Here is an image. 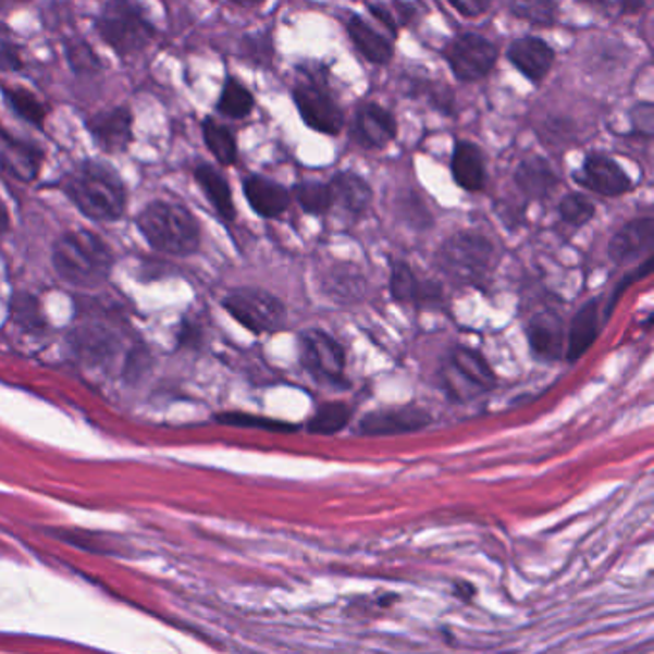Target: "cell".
<instances>
[{"mask_svg": "<svg viewBox=\"0 0 654 654\" xmlns=\"http://www.w3.org/2000/svg\"><path fill=\"white\" fill-rule=\"evenodd\" d=\"M62 190L83 215L102 223L122 218L127 203L122 177L108 163H79L65 175Z\"/></svg>", "mask_w": 654, "mask_h": 654, "instance_id": "6da1fadb", "label": "cell"}, {"mask_svg": "<svg viewBox=\"0 0 654 654\" xmlns=\"http://www.w3.org/2000/svg\"><path fill=\"white\" fill-rule=\"evenodd\" d=\"M52 266L65 283L95 288L112 273V251L100 236L89 231H70L54 243Z\"/></svg>", "mask_w": 654, "mask_h": 654, "instance_id": "7a4b0ae2", "label": "cell"}, {"mask_svg": "<svg viewBox=\"0 0 654 654\" xmlns=\"http://www.w3.org/2000/svg\"><path fill=\"white\" fill-rule=\"evenodd\" d=\"M137 225L153 250L170 256H190L200 246V223L181 203L162 200L148 203L138 213Z\"/></svg>", "mask_w": 654, "mask_h": 654, "instance_id": "3957f363", "label": "cell"}, {"mask_svg": "<svg viewBox=\"0 0 654 654\" xmlns=\"http://www.w3.org/2000/svg\"><path fill=\"white\" fill-rule=\"evenodd\" d=\"M493 244L485 236L460 231L445 238L436 256V266L457 284H480L493 266Z\"/></svg>", "mask_w": 654, "mask_h": 654, "instance_id": "277c9868", "label": "cell"}, {"mask_svg": "<svg viewBox=\"0 0 654 654\" xmlns=\"http://www.w3.org/2000/svg\"><path fill=\"white\" fill-rule=\"evenodd\" d=\"M100 39L120 57H133L152 42L156 29L143 16V12L127 2L106 4L97 17Z\"/></svg>", "mask_w": 654, "mask_h": 654, "instance_id": "5b68a950", "label": "cell"}, {"mask_svg": "<svg viewBox=\"0 0 654 654\" xmlns=\"http://www.w3.org/2000/svg\"><path fill=\"white\" fill-rule=\"evenodd\" d=\"M226 313L254 334L276 332L286 323V306L271 292L261 288H238L225 299Z\"/></svg>", "mask_w": 654, "mask_h": 654, "instance_id": "8992f818", "label": "cell"}, {"mask_svg": "<svg viewBox=\"0 0 654 654\" xmlns=\"http://www.w3.org/2000/svg\"><path fill=\"white\" fill-rule=\"evenodd\" d=\"M299 361L313 379L334 386H346V351L331 334L319 329L301 332Z\"/></svg>", "mask_w": 654, "mask_h": 654, "instance_id": "52a82bcc", "label": "cell"}, {"mask_svg": "<svg viewBox=\"0 0 654 654\" xmlns=\"http://www.w3.org/2000/svg\"><path fill=\"white\" fill-rule=\"evenodd\" d=\"M499 52L478 33H462L445 49V60L460 82H478L492 72Z\"/></svg>", "mask_w": 654, "mask_h": 654, "instance_id": "ba28073f", "label": "cell"}, {"mask_svg": "<svg viewBox=\"0 0 654 654\" xmlns=\"http://www.w3.org/2000/svg\"><path fill=\"white\" fill-rule=\"evenodd\" d=\"M294 102L309 129L324 135H338L344 127V113L331 92L316 82L299 83L294 89Z\"/></svg>", "mask_w": 654, "mask_h": 654, "instance_id": "9c48e42d", "label": "cell"}, {"mask_svg": "<svg viewBox=\"0 0 654 654\" xmlns=\"http://www.w3.org/2000/svg\"><path fill=\"white\" fill-rule=\"evenodd\" d=\"M573 181L601 196H622L631 188V178L622 165L605 153H591L582 170L573 173Z\"/></svg>", "mask_w": 654, "mask_h": 654, "instance_id": "30bf717a", "label": "cell"}, {"mask_svg": "<svg viewBox=\"0 0 654 654\" xmlns=\"http://www.w3.org/2000/svg\"><path fill=\"white\" fill-rule=\"evenodd\" d=\"M429 411L415 407V405H404V407H392V409H380L365 415L359 422V434L363 436H399V434H409L417 432L424 427H429Z\"/></svg>", "mask_w": 654, "mask_h": 654, "instance_id": "8fae6325", "label": "cell"}, {"mask_svg": "<svg viewBox=\"0 0 654 654\" xmlns=\"http://www.w3.org/2000/svg\"><path fill=\"white\" fill-rule=\"evenodd\" d=\"M654 219H633L613 236L608 256L618 266H628L639 259L653 258Z\"/></svg>", "mask_w": 654, "mask_h": 654, "instance_id": "7c38bea8", "label": "cell"}, {"mask_svg": "<svg viewBox=\"0 0 654 654\" xmlns=\"http://www.w3.org/2000/svg\"><path fill=\"white\" fill-rule=\"evenodd\" d=\"M89 133L104 152L122 153L133 140V115L127 106L104 110L90 118Z\"/></svg>", "mask_w": 654, "mask_h": 654, "instance_id": "4fadbf2b", "label": "cell"}, {"mask_svg": "<svg viewBox=\"0 0 654 654\" xmlns=\"http://www.w3.org/2000/svg\"><path fill=\"white\" fill-rule=\"evenodd\" d=\"M526 334L533 356L543 361H555L565 354V321L557 313L542 311L533 316L526 326Z\"/></svg>", "mask_w": 654, "mask_h": 654, "instance_id": "5bb4252c", "label": "cell"}, {"mask_svg": "<svg viewBox=\"0 0 654 654\" xmlns=\"http://www.w3.org/2000/svg\"><path fill=\"white\" fill-rule=\"evenodd\" d=\"M510 64L532 83H542L543 77L550 73L551 65L555 62V50L551 49L550 42L540 37H522L510 42L507 50Z\"/></svg>", "mask_w": 654, "mask_h": 654, "instance_id": "9a60e30c", "label": "cell"}, {"mask_svg": "<svg viewBox=\"0 0 654 654\" xmlns=\"http://www.w3.org/2000/svg\"><path fill=\"white\" fill-rule=\"evenodd\" d=\"M356 135L367 148H382L396 138V118L386 108L367 102L357 110Z\"/></svg>", "mask_w": 654, "mask_h": 654, "instance_id": "2e32d148", "label": "cell"}, {"mask_svg": "<svg viewBox=\"0 0 654 654\" xmlns=\"http://www.w3.org/2000/svg\"><path fill=\"white\" fill-rule=\"evenodd\" d=\"M41 162V150L35 148L32 143L0 135V168L12 177L29 183L39 175Z\"/></svg>", "mask_w": 654, "mask_h": 654, "instance_id": "e0dca14e", "label": "cell"}, {"mask_svg": "<svg viewBox=\"0 0 654 654\" xmlns=\"http://www.w3.org/2000/svg\"><path fill=\"white\" fill-rule=\"evenodd\" d=\"M244 195L251 210L266 219L279 218L291 206V193L271 178L251 175L244 181Z\"/></svg>", "mask_w": 654, "mask_h": 654, "instance_id": "ac0fdd59", "label": "cell"}, {"mask_svg": "<svg viewBox=\"0 0 654 654\" xmlns=\"http://www.w3.org/2000/svg\"><path fill=\"white\" fill-rule=\"evenodd\" d=\"M447 377H459L462 382H467V390L474 392H485L495 386V374L490 363L478 351L465 346L453 349L447 365Z\"/></svg>", "mask_w": 654, "mask_h": 654, "instance_id": "d6986e66", "label": "cell"}, {"mask_svg": "<svg viewBox=\"0 0 654 654\" xmlns=\"http://www.w3.org/2000/svg\"><path fill=\"white\" fill-rule=\"evenodd\" d=\"M321 288L323 294L338 304H356L365 296L367 281L354 263H336L324 273Z\"/></svg>", "mask_w": 654, "mask_h": 654, "instance_id": "ffe728a7", "label": "cell"}, {"mask_svg": "<svg viewBox=\"0 0 654 654\" xmlns=\"http://www.w3.org/2000/svg\"><path fill=\"white\" fill-rule=\"evenodd\" d=\"M452 173L455 183L469 193L484 188L485 165L482 150L472 143L460 140L455 145L452 158Z\"/></svg>", "mask_w": 654, "mask_h": 654, "instance_id": "44dd1931", "label": "cell"}, {"mask_svg": "<svg viewBox=\"0 0 654 654\" xmlns=\"http://www.w3.org/2000/svg\"><path fill=\"white\" fill-rule=\"evenodd\" d=\"M518 188L532 200H542L558 186V175L542 156H530L515 171Z\"/></svg>", "mask_w": 654, "mask_h": 654, "instance_id": "7402d4cb", "label": "cell"}, {"mask_svg": "<svg viewBox=\"0 0 654 654\" xmlns=\"http://www.w3.org/2000/svg\"><path fill=\"white\" fill-rule=\"evenodd\" d=\"M329 188H331L332 203H338L342 210L348 211L351 215H359L371 206V185L357 173L351 171L336 173Z\"/></svg>", "mask_w": 654, "mask_h": 654, "instance_id": "603a6c76", "label": "cell"}, {"mask_svg": "<svg viewBox=\"0 0 654 654\" xmlns=\"http://www.w3.org/2000/svg\"><path fill=\"white\" fill-rule=\"evenodd\" d=\"M599 329V299H591L573 316L570 331H568V344H566V357L568 361H576L593 346L597 340Z\"/></svg>", "mask_w": 654, "mask_h": 654, "instance_id": "cb8c5ba5", "label": "cell"}, {"mask_svg": "<svg viewBox=\"0 0 654 654\" xmlns=\"http://www.w3.org/2000/svg\"><path fill=\"white\" fill-rule=\"evenodd\" d=\"M349 39L356 45V49L363 54L371 64L386 65L392 57L394 49L388 39H384L379 32H374L371 25L365 22L363 17L351 14L348 20Z\"/></svg>", "mask_w": 654, "mask_h": 654, "instance_id": "d4e9b609", "label": "cell"}, {"mask_svg": "<svg viewBox=\"0 0 654 654\" xmlns=\"http://www.w3.org/2000/svg\"><path fill=\"white\" fill-rule=\"evenodd\" d=\"M195 177L198 186L202 188L203 195L213 206V210L218 211L225 221H233L236 218L235 202L231 195V186L221 175V171L215 170L213 165L202 163L196 168Z\"/></svg>", "mask_w": 654, "mask_h": 654, "instance_id": "484cf974", "label": "cell"}, {"mask_svg": "<svg viewBox=\"0 0 654 654\" xmlns=\"http://www.w3.org/2000/svg\"><path fill=\"white\" fill-rule=\"evenodd\" d=\"M202 131L206 146L215 156V160L223 165H233L236 162V153H238L233 131L211 118L203 122Z\"/></svg>", "mask_w": 654, "mask_h": 654, "instance_id": "4316f807", "label": "cell"}, {"mask_svg": "<svg viewBox=\"0 0 654 654\" xmlns=\"http://www.w3.org/2000/svg\"><path fill=\"white\" fill-rule=\"evenodd\" d=\"M218 110L231 120H243L254 110V97L243 83L236 82L235 77H229L221 90Z\"/></svg>", "mask_w": 654, "mask_h": 654, "instance_id": "83f0119b", "label": "cell"}, {"mask_svg": "<svg viewBox=\"0 0 654 654\" xmlns=\"http://www.w3.org/2000/svg\"><path fill=\"white\" fill-rule=\"evenodd\" d=\"M351 419V409L346 404H324L317 409L316 415L307 422V430L319 436H332L340 430L346 429Z\"/></svg>", "mask_w": 654, "mask_h": 654, "instance_id": "f1b7e54d", "label": "cell"}, {"mask_svg": "<svg viewBox=\"0 0 654 654\" xmlns=\"http://www.w3.org/2000/svg\"><path fill=\"white\" fill-rule=\"evenodd\" d=\"M294 196L298 200L301 210L313 215H323L331 210V188L321 181H301L294 186Z\"/></svg>", "mask_w": 654, "mask_h": 654, "instance_id": "f546056e", "label": "cell"}, {"mask_svg": "<svg viewBox=\"0 0 654 654\" xmlns=\"http://www.w3.org/2000/svg\"><path fill=\"white\" fill-rule=\"evenodd\" d=\"M420 281L412 273L411 266L405 261L392 263V276H390V294L396 301L402 304H417L419 299Z\"/></svg>", "mask_w": 654, "mask_h": 654, "instance_id": "4dcf8cb0", "label": "cell"}, {"mask_svg": "<svg viewBox=\"0 0 654 654\" xmlns=\"http://www.w3.org/2000/svg\"><path fill=\"white\" fill-rule=\"evenodd\" d=\"M7 98H9L12 110L25 122L35 123V125L45 122L47 108L39 98L33 95L32 90L24 89V87H12V89H7Z\"/></svg>", "mask_w": 654, "mask_h": 654, "instance_id": "1f68e13d", "label": "cell"}, {"mask_svg": "<svg viewBox=\"0 0 654 654\" xmlns=\"http://www.w3.org/2000/svg\"><path fill=\"white\" fill-rule=\"evenodd\" d=\"M558 215L568 225L582 226L595 218V203L583 195L572 193V195H566L558 203Z\"/></svg>", "mask_w": 654, "mask_h": 654, "instance_id": "d6a6232c", "label": "cell"}, {"mask_svg": "<svg viewBox=\"0 0 654 654\" xmlns=\"http://www.w3.org/2000/svg\"><path fill=\"white\" fill-rule=\"evenodd\" d=\"M215 419L221 424L243 427V429L271 430V432H294L296 430L294 424H288L283 420L266 419V417H256V415H248V412H223V415H218Z\"/></svg>", "mask_w": 654, "mask_h": 654, "instance_id": "836d02e7", "label": "cell"}, {"mask_svg": "<svg viewBox=\"0 0 654 654\" xmlns=\"http://www.w3.org/2000/svg\"><path fill=\"white\" fill-rule=\"evenodd\" d=\"M513 14L535 25H551L555 22V4L551 2H517L510 7Z\"/></svg>", "mask_w": 654, "mask_h": 654, "instance_id": "e575fe53", "label": "cell"}, {"mask_svg": "<svg viewBox=\"0 0 654 654\" xmlns=\"http://www.w3.org/2000/svg\"><path fill=\"white\" fill-rule=\"evenodd\" d=\"M12 307H14L17 323L27 324V326H42L41 309H39L37 299L32 296H16Z\"/></svg>", "mask_w": 654, "mask_h": 654, "instance_id": "d590c367", "label": "cell"}, {"mask_svg": "<svg viewBox=\"0 0 654 654\" xmlns=\"http://www.w3.org/2000/svg\"><path fill=\"white\" fill-rule=\"evenodd\" d=\"M631 127L639 137L651 138L654 131V106L651 102H639L630 113Z\"/></svg>", "mask_w": 654, "mask_h": 654, "instance_id": "8d00e7d4", "label": "cell"}, {"mask_svg": "<svg viewBox=\"0 0 654 654\" xmlns=\"http://www.w3.org/2000/svg\"><path fill=\"white\" fill-rule=\"evenodd\" d=\"M651 269H653V258L645 259V261H643V266L639 267V269H636L633 273H630V275L626 276L622 283L618 284V286L614 288L613 299H610V304H608V307H606L605 317H610L614 307H616V304H618V299H620V296H622V292L628 291L631 284L636 283V281H639V279H643V276L649 275V273H651Z\"/></svg>", "mask_w": 654, "mask_h": 654, "instance_id": "74e56055", "label": "cell"}, {"mask_svg": "<svg viewBox=\"0 0 654 654\" xmlns=\"http://www.w3.org/2000/svg\"><path fill=\"white\" fill-rule=\"evenodd\" d=\"M20 67V57H17L16 45L9 41L4 33H0V70H17Z\"/></svg>", "mask_w": 654, "mask_h": 654, "instance_id": "f35d334b", "label": "cell"}, {"mask_svg": "<svg viewBox=\"0 0 654 654\" xmlns=\"http://www.w3.org/2000/svg\"><path fill=\"white\" fill-rule=\"evenodd\" d=\"M70 60H72V65L75 70H79V72H87V70H92L95 65H97V57L90 52L89 47L87 45H77V47H73L70 50Z\"/></svg>", "mask_w": 654, "mask_h": 654, "instance_id": "ab89813d", "label": "cell"}, {"mask_svg": "<svg viewBox=\"0 0 654 654\" xmlns=\"http://www.w3.org/2000/svg\"><path fill=\"white\" fill-rule=\"evenodd\" d=\"M452 7L465 17H478L490 9V2H485V0H465V2L453 0Z\"/></svg>", "mask_w": 654, "mask_h": 654, "instance_id": "60d3db41", "label": "cell"}, {"mask_svg": "<svg viewBox=\"0 0 654 654\" xmlns=\"http://www.w3.org/2000/svg\"><path fill=\"white\" fill-rule=\"evenodd\" d=\"M369 10H371L372 16L377 17V20H380L382 24L388 27L392 35H397L396 17H394L392 12L386 10V7H382V4H369Z\"/></svg>", "mask_w": 654, "mask_h": 654, "instance_id": "b9f144b4", "label": "cell"}, {"mask_svg": "<svg viewBox=\"0 0 654 654\" xmlns=\"http://www.w3.org/2000/svg\"><path fill=\"white\" fill-rule=\"evenodd\" d=\"M10 225V215L9 210H7V206L4 202L0 200V236L4 235L7 231H9Z\"/></svg>", "mask_w": 654, "mask_h": 654, "instance_id": "7bdbcfd3", "label": "cell"}]
</instances>
